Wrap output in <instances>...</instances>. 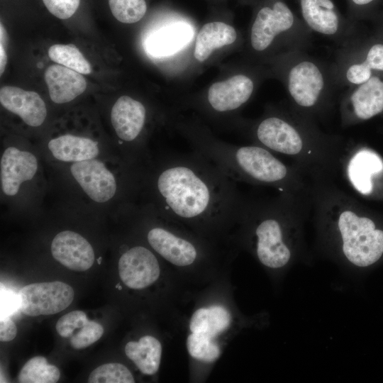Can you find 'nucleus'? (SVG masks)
I'll return each instance as SVG.
<instances>
[{"label":"nucleus","mask_w":383,"mask_h":383,"mask_svg":"<svg viewBox=\"0 0 383 383\" xmlns=\"http://www.w3.org/2000/svg\"><path fill=\"white\" fill-rule=\"evenodd\" d=\"M153 187L165 217L202 231L238 222L245 199L235 182L195 150L167 157L155 173Z\"/></svg>","instance_id":"nucleus-1"},{"label":"nucleus","mask_w":383,"mask_h":383,"mask_svg":"<svg viewBox=\"0 0 383 383\" xmlns=\"http://www.w3.org/2000/svg\"><path fill=\"white\" fill-rule=\"evenodd\" d=\"M240 123L252 143L289 158L315 181H331L340 170L345 148L340 138L291 107H270L258 119Z\"/></svg>","instance_id":"nucleus-2"},{"label":"nucleus","mask_w":383,"mask_h":383,"mask_svg":"<svg viewBox=\"0 0 383 383\" xmlns=\"http://www.w3.org/2000/svg\"><path fill=\"white\" fill-rule=\"evenodd\" d=\"M195 151L214 163L234 182L273 188L279 194L309 203L314 182L304 172L256 144L238 145L216 138L196 122L177 123Z\"/></svg>","instance_id":"nucleus-3"},{"label":"nucleus","mask_w":383,"mask_h":383,"mask_svg":"<svg viewBox=\"0 0 383 383\" xmlns=\"http://www.w3.org/2000/svg\"><path fill=\"white\" fill-rule=\"evenodd\" d=\"M311 210L321 238L351 265L369 267L383 255V230L332 181L316 182Z\"/></svg>","instance_id":"nucleus-4"},{"label":"nucleus","mask_w":383,"mask_h":383,"mask_svg":"<svg viewBox=\"0 0 383 383\" xmlns=\"http://www.w3.org/2000/svg\"><path fill=\"white\" fill-rule=\"evenodd\" d=\"M310 210V206L279 194L270 199L245 197L238 222L250 236L259 261L278 269L298 252L303 221Z\"/></svg>","instance_id":"nucleus-5"},{"label":"nucleus","mask_w":383,"mask_h":383,"mask_svg":"<svg viewBox=\"0 0 383 383\" xmlns=\"http://www.w3.org/2000/svg\"><path fill=\"white\" fill-rule=\"evenodd\" d=\"M267 60L272 72L284 86L292 109L316 121L328 112L338 88L330 65L304 50L287 51Z\"/></svg>","instance_id":"nucleus-6"},{"label":"nucleus","mask_w":383,"mask_h":383,"mask_svg":"<svg viewBox=\"0 0 383 383\" xmlns=\"http://www.w3.org/2000/svg\"><path fill=\"white\" fill-rule=\"evenodd\" d=\"M312 32L283 0H266L257 9L249 30L252 54L266 57L310 45Z\"/></svg>","instance_id":"nucleus-7"},{"label":"nucleus","mask_w":383,"mask_h":383,"mask_svg":"<svg viewBox=\"0 0 383 383\" xmlns=\"http://www.w3.org/2000/svg\"><path fill=\"white\" fill-rule=\"evenodd\" d=\"M330 67L338 88L358 85L383 74V40L357 37L340 45Z\"/></svg>","instance_id":"nucleus-8"},{"label":"nucleus","mask_w":383,"mask_h":383,"mask_svg":"<svg viewBox=\"0 0 383 383\" xmlns=\"http://www.w3.org/2000/svg\"><path fill=\"white\" fill-rule=\"evenodd\" d=\"M301 19L313 33L340 45L358 37L356 21L345 17L333 0H296Z\"/></svg>","instance_id":"nucleus-9"},{"label":"nucleus","mask_w":383,"mask_h":383,"mask_svg":"<svg viewBox=\"0 0 383 383\" xmlns=\"http://www.w3.org/2000/svg\"><path fill=\"white\" fill-rule=\"evenodd\" d=\"M257 71L250 70L212 84L206 96V111L217 116L238 111L250 101L262 77Z\"/></svg>","instance_id":"nucleus-10"},{"label":"nucleus","mask_w":383,"mask_h":383,"mask_svg":"<svg viewBox=\"0 0 383 383\" xmlns=\"http://www.w3.org/2000/svg\"><path fill=\"white\" fill-rule=\"evenodd\" d=\"M383 112V74L348 87L339 101L343 127H349L369 120Z\"/></svg>","instance_id":"nucleus-11"},{"label":"nucleus","mask_w":383,"mask_h":383,"mask_svg":"<svg viewBox=\"0 0 383 383\" xmlns=\"http://www.w3.org/2000/svg\"><path fill=\"white\" fill-rule=\"evenodd\" d=\"M18 296L22 313L37 316L63 311L72 302L74 292L69 284L55 281L26 285Z\"/></svg>","instance_id":"nucleus-12"},{"label":"nucleus","mask_w":383,"mask_h":383,"mask_svg":"<svg viewBox=\"0 0 383 383\" xmlns=\"http://www.w3.org/2000/svg\"><path fill=\"white\" fill-rule=\"evenodd\" d=\"M340 169L351 187L362 195L369 196L374 190V178L383 173V160L368 148H345Z\"/></svg>","instance_id":"nucleus-13"},{"label":"nucleus","mask_w":383,"mask_h":383,"mask_svg":"<svg viewBox=\"0 0 383 383\" xmlns=\"http://www.w3.org/2000/svg\"><path fill=\"white\" fill-rule=\"evenodd\" d=\"M118 267L123 284L133 289L148 287L157 280L160 274L155 255L140 245L132 247L123 253Z\"/></svg>","instance_id":"nucleus-14"},{"label":"nucleus","mask_w":383,"mask_h":383,"mask_svg":"<svg viewBox=\"0 0 383 383\" xmlns=\"http://www.w3.org/2000/svg\"><path fill=\"white\" fill-rule=\"evenodd\" d=\"M147 240L156 252L178 267L192 265L199 256L197 243L168 227L151 228L147 233Z\"/></svg>","instance_id":"nucleus-15"},{"label":"nucleus","mask_w":383,"mask_h":383,"mask_svg":"<svg viewBox=\"0 0 383 383\" xmlns=\"http://www.w3.org/2000/svg\"><path fill=\"white\" fill-rule=\"evenodd\" d=\"M70 171L84 192L92 200L104 203L116 192L114 175L100 160L95 158L74 162Z\"/></svg>","instance_id":"nucleus-16"},{"label":"nucleus","mask_w":383,"mask_h":383,"mask_svg":"<svg viewBox=\"0 0 383 383\" xmlns=\"http://www.w3.org/2000/svg\"><path fill=\"white\" fill-rule=\"evenodd\" d=\"M51 252L57 261L74 271H86L94 262L91 244L80 234L71 231H62L54 237Z\"/></svg>","instance_id":"nucleus-17"},{"label":"nucleus","mask_w":383,"mask_h":383,"mask_svg":"<svg viewBox=\"0 0 383 383\" xmlns=\"http://www.w3.org/2000/svg\"><path fill=\"white\" fill-rule=\"evenodd\" d=\"M38 170L34 155L15 147L7 148L1 158V182L4 193L16 195L22 182L31 179Z\"/></svg>","instance_id":"nucleus-18"},{"label":"nucleus","mask_w":383,"mask_h":383,"mask_svg":"<svg viewBox=\"0 0 383 383\" xmlns=\"http://www.w3.org/2000/svg\"><path fill=\"white\" fill-rule=\"evenodd\" d=\"M146 118L143 104L129 96H120L111 109L112 126L117 136L126 143H133L139 138Z\"/></svg>","instance_id":"nucleus-19"},{"label":"nucleus","mask_w":383,"mask_h":383,"mask_svg":"<svg viewBox=\"0 0 383 383\" xmlns=\"http://www.w3.org/2000/svg\"><path fill=\"white\" fill-rule=\"evenodd\" d=\"M0 102L6 109L20 116L30 126H40L47 116L45 104L35 91L4 86L0 89Z\"/></svg>","instance_id":"nucleus-20"},{"label":"nucleus","mask_w":383,"mask_h":383,"mask_svg":"<svg viewBox=\"0 0 383 383\" xmlns=\"http://www.w3.org/2000/svg\"><path fill=\"white\" fill-rule=\"evenodd\" d=\"M44 78L50 97L56 104L71 101L87 89V82L82 74L59 64L49 66Z\"/></svg>","instance_id":"nucleus-21"},{"label":"nucleus","mask_w":383,"mask_h":383,"mask_svg":"<svg viewBox=\"0 0 383 383\" xmlns=\"http://www.w3.org/2000/svg\"><path fill=\"white\" fill-rule=\"evenodd\" d=\"M237 39L238 32L233 26L221 21L207 23L197 33L194 57L198 62H203L216 49L230 45Z\"/></svg>","instance_id":"nucleus-22"},{"label":"nucleus","mask_w":383,"mask_h":383,"mask_svg":"<svg viewBox=\"0 0 383 383\" xmlns=\"http://www.w3.org/2000/svg\"><path fill=\"white\" fill-rule=\"evenodd\" d=\"M48 146L53 157L63 162H76L93 159L99 152L94 140L70 134L50 140Z\"/></svg>","instance_id":"nucleus-23"},{"label":"nucleus","mask_w":383,"mask_h":383,"mask_svg":"<svg viewBox=\"0 0 383 383\" xmlns=\"http://www.w3.org/2000/svg\"><path fill=\"white\" fill-rule=\"evenodd\" d=\"M126 356L144 374H155L160 367L162 345L153 336L144 335L138 341H130L125 347Z\"/></svg>","instance_id":"nucleus-24"},{"label":"nucleus","mask_w":383,"mask_h":383,"mask_svg":"<svg viewBox=\"0 0 383 383\" xmlns=\"http://www.w3.org/2000/svg\"><path fill=\"white\" fill-rule=\"evenodd\" d=\"M231 322L229 311L221 306L200 308L194 311L189 321L191 333L213 338L226 331Z\"/></svg>","instance_id":"nucleus-25"},{"label":"nucleus","mask_w":383,"mask_h":383,"mask_svg":"<svg viewBox=\"0 0 383 383\" xmlns=\"http://www.w3.org/2000/svg\"><path fill=\"white\" fill-rule=\"evenodd\" d=\"M187 25L176 23L161 29L148 40V49L154 55H167L184 45L191 31Z\"/></svg>","instance_id":"nucleus-26"},{"label":"nucleus","mask_w":383,"mask_h":383,"mask_svg":"<svg viewBox=\"0 0 383 383\" xmlns=\"http://www.w3.org/2000/svg\"><path fill=\"white\" fill-rule=\"evenodd\" d=\"M60 377L59 369L50 365L45 357L36 356L26 362L18 374L21 383H55Z\"/></svg>","instance_id":"nucleus-27"},{"label":"nucleus","mask_w":383,"mask_h":383,"mask_svg":"<svg viewBox=\"0 0 383 383\" xmlns=\"http://www.w3.org/2000/svg\"><path fill=\"white\" fill-rule=\"evenodd\" d=\"M48 53L53 62L82 74H89L92 71L89 62L72 44H55L50 47Z\"/></svg>","instance_id":"nucleus-28"},{"label":"nucleus","mask_w":383,"mask_h":383,"mask_svg":"<svg viewBox=\"0 0 383 383\" xmlns=\"http://www.w3.org/2000/svg\"><path fill=\"white\" fill-rule=\"evenodd\" d=\"M186 344L189 354L200 361L214 362L221 354L220 348L213 338L201 334L191 333Z\"/></svg>","instance_id":"nucleus-29"},{"label":"nucleus","mask_w":383,"mask_h":383,"mask_svg":"<svg viewBox=\"0 0 383 383\" xmlns=\"http://www.w3.org/2000/svg\"><path fill=\"white\" fill-rule=\"evenodd\" d=\"M130 370L121 363H106L94 369L90 374L89 383H133Z\"/></svg>","instance_id":"nucleus-30"},{"label":"nucleus","mask_w":383,"mask_h":383,"mask_svg":"<svg viewBox=\"0 0 383 383\" xmlns=\"http://www.w3.org/2000/svg\"><path fill=\"white\" fill-rule=\"evenodd\" d=\"M113 16L123 23H134L145 14L147 5L145 0H109Z\"/></svg>","instance_id":"nucleus-31"},{"label":"nucleus","mask_w":383,"mask_h":383,"mask_svg":"<svg viewBox=\"0 0 383 383\" xmlns=\"http://www.w3.org/2000/svg\"><path fill=\"white\" fill-rule=\"evenodd\" d=\"M104 333L103 326L94 321H88L70 337V345L74 349L85 348L96 342Z\"/></svg>","instance_id":"nucleus-32"},{"label":"nucleus","mask_w":383,"mask_h":383,"mask_svg":"<svg viewBox=\"0 0 383 383\" xmlns=\"http://www.w3.org/2000/svg\"><path fill=\"white\" fill-rule=\"evenodd\" d=\"M87 321V314L84 311H73L59 318L55 329L61 337L69 338L77 329L82 327Z\"/></svg>","instance_id":"nucleus-33"},{"label":"nucleus","mask_w":383,"mask_h":383,"mask_svg":"<svg viewBox=\"0 0 383 383\" xmlns=\"http://www.w3.org/2000/svg\"><path fill=\"white\" fill-rule=\"evenodd\" d=\"M47 9L60 19H67L77 10L80 0H43Z\"/></svg>","instance_id":"nucleus-34"},{"label":"nucleus","mask_w":383,"mask_h":383,"mask_svg":"<svg viewBox=\"0 0 383 383\" xmlns=\"http://www.w3.org/2000/svg\"><path fill=\"white\" fill-rule=\"evenodd\" d=\"M348 6V16L357 21L365 17L377 0H345Z\"/></svg>","instance_id":"nucleus-35"},{"label":"nucleus","mask_w":383,"mask_h":383,"mask_svg":"<svg viewBox=\"0 0 383 383\" xmlns=\"http://www.w3.org/2000/svg\"><path fill=\"white\" fill-rule=\"evenodd\" d=\"M17 328L14 322L9 318L1 319L0 340L2 342L11 341L16 337Z\"/></svg>","instance_id":"nucleus-36"},{"label":"nucleus","mask_w":383,"mask_h":383,"mask_svg":"<svg viewBox=\"0 0 383 383\" xmlns=\"http://www.w3.org/2000/svg\"><path fill=\"white\" fill-rule=\"evenodd\" d=\"M8 61V56L6 49L0 45V74L1 75L4 72Z\"/></svg>","instance_id":"nucleus-37"},{"label":"nucleus","mask_w":383,"mask_h":383,"mask_svg":"<svg viewBox=\"0 0 383 383\" xmlns=\"http://www.w3.org/2000/svg\"><path fill=\"white\" fill-rule=\"evenodd\" d=\"M9 36L4 25L0 24V45L6 49L8 45Z\"/></svg>","instance_id":"nucleus-38"}]
</instances>
